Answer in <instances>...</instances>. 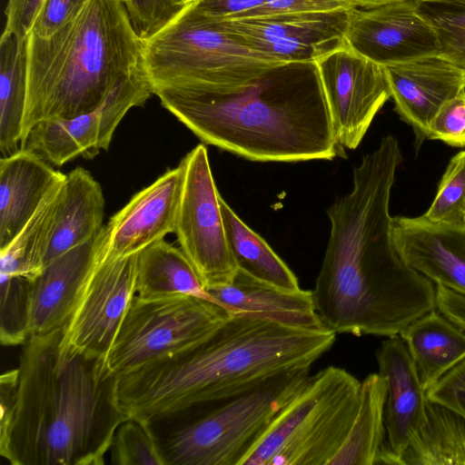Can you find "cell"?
<instances>
[{
    "mask_svg": "<svg viewBox=\"0 0 465 465\" xmlns=\"http://www.w3.org/2000/svg\"><path fill=\"white\" fill-rule=\"evenodd\" d=\"M402 163L399 141L384 136L353 167L351 191L328 209L331 232L312 292L327 330L391 337L436 309V286L407 265L393 239L391 190Z\"/></svg>",
    "mask_w": 465,
    "mask_h": 465,
    "instance_id": "cell-1",
    "label": "cell"
},
{
    "mask_svg": "<svg viewBox=\"0 0 465 465\" xmlns=\"http://www.w3.org/2000/svg\"><path fill=\"white\" fill-rule=\"evenodd\" d=\"M162 105L202 142L254 162L331 160L341 148L312 63L279 66L222 94L170 82Z\"/></svg>",
    "mask_w": 465,
    "mask_h": 465,
    "instance_id": "cell-2",
    "label": "cell"
},
{
    "mask_svg": "<svg viewBox=\"0 0 465 465\" xmlns=\"http://www.w3.org/2000/svg\"><path fill=\"white\" fill-rule=\"evenodd\" d=\"M336 333L241 313L174 358L114 376V397L129 418L151 422L183 412L286 370L312 367Z\"/></svg>",
    "mask_w": 465,
    "mask_h": 465,
    "instance_id": "cell-3",
    "label": "cell"
},
{
    "mask_svg": "<svg viewBox=\"0 0 465 465\" xmlns=\"http://www.w3.org/2000/svg\"><path fill=\"white\" fill-rule=\"evenodd\" d=\"M61 331L31 336L19 361L11 422L0 454L13 465H101L119 426L114 376L103 361L61 356Z\"/></svg>",
    "mask_w": 465,
    "mask_h": 465,
    "instance_id": "cell-4",
    "label": "cell"
},
{
    "mask_svg": "<svg viewBox=\"0 0 465 465\" xmlns=\"http://www.w3.org/2000/svg\"><path fill=\"white\" fill-rule=\"evenodd\" d=\"M143 41L121 0H88L53 35L41 38L30 33L22 142L40 122L68 119L98 107L143 64Z\"/></svg>",
    "mask_w": 465,
    "mask_h": 465,
    "instance_id": "cell-5",
    "label": "cell"
},
{
    "mask_svg": "<svg viewBox=\"0 0 465 465\" xmlns=\"http://www.w3.org/2000/svg\"><path fill=\"white\" fill-rule=\"evenodd\" d=\"M287 64L250 47L193 3L143 41V67L152 86L180 82L225 93Z\"/></svg>",
    "mask_w": 465,
    "mask_h": 465,
    "instance_id": "cell-6",
    "label": "cell"
},
{
    "mask_svg": "<svg viewBox=\"0 0 465 465\" xmlns=\"http://www.w3.org/2000/svg\"><path fill=\"white\" fill-rule=\"evenodd\" d=\"M310 370H286L194 407L199 411L161 444L165 465H241L309 378Z\"/></svg>",
    "mask_w": 465,
    "mask_h": 465,
    "instance_id": "cell-7",
    "label": "cell"
},
{
    "mask_svg": "<svg viewBox=\"0 0 465 465\" xmlns=\"http://www.w3.org/2000/svg\"><path fill=\"white\" fill-rule=\"evenodd\" d=\"M360 390L340 367L310 375L241 465H330L357 413Z\"/></svg>",
    "mask_w": 465,
    "mask_h": 465,
    "instance_id": "cell-8",
    "label": "cell"
},
{
    "mask_svg": "<svg viewBox=\"0 0 465 465\" xmlns=\"http://www.w3.org/2000/svg\"><path fill=\"white\" fill-rule=\"evenodd\" d=\"M232 313L213 300L193 295H135L107 355L106 372L117 376L184 353Z\"/></svg>",
    "mask_w": 465,
    "mask_h": 465,
    "instance_id": "cell-9",
    "label": "cell"
},
{
    "mask_svg": "<svg viewBox=\"0 0 465 465\" xmlns=\"http://www.w3.org/2000/svg\"><path fill=\"white\" fill-rule=\"evenodd\" d=\"M183 193L174 233L204 289L224 285L238 268L228 244L208 152L199 143L181 161Z\"/></svg>",
    "mask_w": 465,
    "mask_h": 465,
    "instance_id": "cell-10",
    "label": "cell"
},
{
    "mask_svg": "<svg viewBox=\"0 0 465 465\" xmlns=\"http://www.w3.org/2000/svg\"><path fill=\"white\" fill-rule=\"evenodd\" d=\"M137 261L138 253L108 259L100 252L61 331V356L81 355L105 364L136 293Z\"/></svg>",
    "mask_w": 465,
    "mask_h": 465,
    "instance_id": "cell-11",
    "label": "cell"
},
{
    "mask_svg": "<svg viewBox=\"0 0 465 465\" xmlns=\"http://www.w3.org/2000/svg\"><path fill=\"white\" fill-rule=\"evenodd\" d=\"M152 94L153 86L142 64L124 76L95 109L34 125L20 148L37 153L55 166L80 155L94 157L101 150H108L114 131L128 111L144 104Z\"/></svg>",
    "mask_w": 465,
    "mask_h": 465,
    "instance_id": "cell-12",
    "label": "cell"
},
{
    "mask_svg": "<svg viewBox=\"0 0 465 465\" xmlns=\"http://www.w3.org/2000/svg\"><path fill=\"white\" fill-rule=\"evenodd\" d=\"M313 64L337 143L341 149L354 150L391 98L385 69L346 43L320 56Z\"/></svg>",
    "mask_w": 465,
    "mask_h": 465,
    "instance_id": "cell-13",
    "label": "cell"
},
{
    "mask_svg": "<svg viewBox=\"0 0 465 465\" xmlns=\"http://www.w3.org/2000/svg\"><path fill=\"white\" fill-rule=\"evenodd\" d=\"M349 10L216 20L250 47L269 56L286 63L313 64L346 43Z\"/></svg>",
    "mask_w": 465,
    "mask_h": 465,
    "instance_id": "cell-14",
    "label": "cell"
},
{
    "mask_svg": "<svg viewBox=\"0 0 465 465\" xmlns=\"http://www.w3.org/2000/svg\"><path fill=\"white\" fill-rule=\"evenodd\" d=\"M345 42L383 67L440 52L436 35L418 14L414 0H398L373 8H351Z\"/></svg>",
    "mask_w": 465,
    "mask_h": 465,
    "instance_id": "cell-15",
    "label": "cell"
},
{
    "mask_svg": "<svg viewBox=\"0 0 465 465\" xmlns=\"http://www.w3.org/2000/svg\"><path fill=\"white\" fill-rule=\"evenodd\" d=\"M183 180L180 163L135 193L104 226L101 255L114 259L138 253L174 232Z\"/></svg>",
    "mask_w": 465,
    "mask_h": 465,
    "instance_id": "cell-16",
    "label": "cell"
},
{
    "mask_svg": "<svg viewBox=\"0 0 465 465\" xmlns=\"http://www.w3.org/2000/svg\"><path fill=\"white\" fill-rule=\"evenodd\" d=\"M379 373L385 379V450L381 464L399 459L426 421V396L407 347L400 337H387L376 351Z\"/></svg>",
    "mask_w": 465,
    "mask_h": 465,
    "instance_id": "cell-17",
    "label": "cell"
},
{
    "mask_svg": "<svg viewBox=\"0 0 465 465\" xmlns=\"http://www.w3.org/2000/svg\"><path fill=\"white\" fill-rule=\"evenodd\" d=\"M384 69L394 110L413 129L415 142L421 144L440 107L465 90V71L440 54Z\"/></svg>",
    "mask_w": 465,
    "mask_h": 465,
    "instance_id": "cell-18",
    "label": "cell"
},
{
    "mask_svg": "<svg viewBox=\"0 0 465 465\" xmlns=\"http://www.w3.org/2000/svg\"><path fill=\"white\" fill-rule=\"evenodd\" d=\"M394 246L403 262L435 285L465 295V226L394 217Z\"/></svg>",
    "mask_w": 465,
    "mask_h": 465,
    "instance_id": "cell-19",
    "label": "cell"
},
{
    "mask_svg": "<svg viewBox=\"0 0 465 465\" xmlns=\"http://www.w3.org/2000/svg\"><path fill=\"white\" fill-rule=\"evenodd\" d=\"M104 239V226L88 242L51 261L32 281L31 336L62 331L99 257Z\"/></svg>",
    "mask_w": 465,
    "mask_h": 465,
    "instance_id": "cell-20",
    "label": "cell"
},
{
    "mask_svg": "<svg viewBox=\"0 0 465 465\" xmlns=\"http://www.w3.org/2000/svg\"><path fill=\"white\" fill-rule=\"evenodd\" d=\"M65 174L37 153L20 148L0 159V249L25 227Z\"/></svg>",
    "mask_w": 465,
    "mask_h": 465,
    "instance_id": "cell-21",
    "label": "cell"
},
{
    "mask_svg": "<svg viewBox=\"0 0 465 465\" xmlns=\"http://www.w3.org/2000/svg\"><path fill=\"white\" fill-rule=\"evenodd\" d=\"M205 292L211 300L232 313L257 316L300 329H326L317 314L312 291H286L238 269L229 283L205 288Z\"/></svg>",
    "mask_w": 465,
    "mask_h": 465,
    "instance_id": "cell-22",
    "label": "cell"
},
{
    "mask_svg": "<svg viewBox=\"0 0 465 465\" xmlns=\"http://www.w3.org/2000/svg\"><path fill=\"white\" fill-rule=\"evenodd\" d=\"M104 213L103 190L92 174L83 167L65 174L45 265L94 238L104 227Z\"/></svg>",
    "mask_w": 465,
    "mask_h": 465,
    "instance_id": "cell-23",
    "label": "cell"
},
{
    "mask_svg": "<svg viewBox=\"0 0 465 465\" xmlns=\"http://www.w3.org/2000/svg\"><path fill=\"white\" fill-rule=\"evenodd\" d=\"M399 335L425 391L465 360V331L437 308L409 323Z\"/></svg>",
    "mask_w": 465,
    "mask_h": 465,
    "instance_id": "cell-24",
    "label": "cell"
},
{
    "mask_svg": "<svg viewBox=\"0 0 465 465\" xmlns=\"http://www.w3.org/2000/svg\"><path fill=\"white\" fill-rule=\"evenodd\" d=\"M385 379L371 373L361 381L359 407L351 427L330 465L381 464L385 450Z\"/></svg>",
    "mask_w": 465,
    "mask_h": 465,
    "instance_id": "cell-25",
    "label": "cell"
},
{
    "mask_svg": "<svg viewBox=\"0 0 465 465\" xmlns=\"http://www.w3.org/2000/svg\"><path fill=\"white\" fill-rule=\"evenodd\" d=\"M27 95V37L3 31L0 40V151L21 147Z\"/></svg>",
    "mask_w": 465,
    "mask_h": 465,
    "instance_id": "cell-26",
    "label": "cell"
},
{
    "mask_svg": "<svg viewBox=\"0 0 465 465\" xmlns=\"http://www.w3.org/2000/svg\"><path fill=\"white\" fill-rule=\"evenodd\" d=\"M136 292L142 298L188 294L210 299L184 252L164 239L138 252Z\"/></svg>",
    "mask_w": 465,
    "mask_h": 465,
    "instance_id": "cell-27",
    "label": "cell"
},
{
    "mask_svg": "<svg viewBox=\"0 0 465 465\" xmlns=\"http://www.w3.org/2000/svg\"><path fill=\"white\" fill-rule=\"evenodd\" d=\"M399 465H465V419L427 400L426 421L400 456Z\"/></svg>",
    "mask_w": 465,
    "mask_h": 465,
    "instance_id": "cell-28",
    "label": "cell"
},
{
    "mask_svg": "<svg viewBox=\"0 0 465 465\" xmlns=\"http://www.w3.org/2000/svg\"><path fill=\"white\" fill-rule=\"evenodd\" d=\"M64 178L48 193L12 242L0 249V276H20L33 281L43 271Z\"/></svg>",
    "mask_w": 465,
    "mask_h": 465,
    "instance_id": "cell-29",
    "label": "cell"
},
{
    "mask_svg": "<svg viewBox=\"0 0 465 465\" xmlns=\"http://www.w3.org/2000/svg\"><path fill=\"white\" fill-rule=\"evenodd\" d=\"M226 237L239 270L286 291L300 290L298 280L268 243L247 226L220 195Z\"/></svg>",
    "mask_w": 465,
    "mask_h": 465,
    "instance_id": "cell-30",
    "label": "cell"
},
{
    "mask_svg": "<svg viewBox=\"0 0 465 465\" xmlns=\"http://www.w3.org/2000/svg\"><path fill=\"white\" fill-rule=\"evenodd\" d=\"M434 31L439 54L465 71V0H414Z\"/></svg>",
    "mask_w": 465,
    "mask_h": 465,
    "instance_id": "cell-31",
    "label": "cell"
},
{
    "mask_svg": "<svg viewBox=\"0 0 465 465\" xmlns=\"http://www.w3.org/2000/svg\"><path fill=\"white\" fill-rule=\"evenodd\" d=\"M0 278V341L5 346L25 344L31 336L32 281L20 276Z\"/></svg>",
    "mask_w": 465,
    "mask_h": 465,
    "instance_id": "cell-32",
    "label": "cell"
},
{
    "mask_svg": "<svg viewBox=\"0 0 465 465\" xmlns=\"http://www.w3.org/2000/svg\"><path fill=\"white\" fill-rule=\"evenodd\" d=\"M115 465H165L161 443L151 422L129 418L117 429L110 448Z\"/></svg>",
    "mask_w": 465,
    "mask_h": 465,
    "instance_id": "cell-33",
    "label": "cell"
},
{
    "mask_svg": "<svg viewBox=\"0 0 465 465\" xmlns=\"http://www.w3.org/2000/svg\"><path fill=\"white\" fill-rule=\"evenodd\" d=\"M421 216L435 224L465 226V150L450 159L430 206Z\"/></svg>",
    "mask_w": 465,
    "mask_h": 465,
    "instance_id": "cell-34",
    "label": "cell"
},
{
    "mask_svg": "<svg viewBox=\"0 0 465 465\" xmlns=\"http://www.w3.org/2000/svg\"><path fill=\"white\" fill-rule=\"evenodd\" d=\"M130 21L144 41L172 20L183 8L171 0H121Z\"/></svg>",
    "mask_w": 465,
    "mask_h": 465,
    "instance_id": "cell-35",
    "label": "cell"
},
{
    "mask_svg": "<svg viewBox=\"0 0 465 465\" xmlns=\"http://www.w3.org/2000/svg\"><path fill=\"white\" fill-rule=\"evenodd\" d=\"M427 139L465 147V90L440 107L430 123Z\"/></svg>",
    "mask_w": 465,
    "mask_h": 465,
    "instance_id": "cell-36",
    "label": "cell"
},
{
    "mask_svg": "<svg viewBox=\"0 0 465 465\" xmlns=\"http://www.w3.org/2000/svg\"><path fill=\"white\" fill-rule=\"evenodd\" d=\"M88 0H45L30 33L46 38L74 20ZM29 33V34H30Z\"/></svg>",
    "mask_w": 465,
    "mask_h": 465,
    "instance_id": "cell-37",
    "label": "cell"
},
{
    "mask_svg": "<svg viewBox=\"0 0 465 465\" xmlns=\"http://www.w3.org/2000/svg\"><path fill=\"white\" fill-rule=\"evenodd\" d=\"M352 7L354 6L347 0H266L262 5L233 19L276 15L332 12L351 9Z\"/></svg>",
    "mask_w": 465,
    "mask_h": 465,
    "instance_id": "cell-38",
    "label": "cell"
},
{
    "mask_svg": "<svg viewBox=\"0 0 465 465\" xmlns=\"http://www.w3.org/2000/svg\"><path fill=\"white\" fill-rule=\"evenodd\" d=\"M425 396L465 419V360L428 388Z\"/></svg>",
    "mask_w": 465,
    "mask_h": 465,
    "instance_id": "cell-39",
    "label": "cell"
},
{
    "mask_svg": "<svg viewBox=\"0 0 465 465\" xmlns=\"http://www.w3.org/2000/svg\"><path fill=\"white\" fill-rule=\"evenodd\" d=\"M45 0H8L4 31L26 38Z\"/></svg>",
    "mask_w": 465,
    "mask_h": 465,
    "instance_id": "cell-40",
    "label": "cell"
},
{
    "mask_svg": "<svg viewBox=\"0 0 465 465\" xmlns=\"http://www.w3.org/2000/svg\"><path fill=\"white\" fill-rule=\"evenodd\" d=\"M266 0H195L194 7L203 15L218 19H233L262 5Z\"/></svg>",
    "mask_w": 465,
    "mask_h": 465,
    "instance_id": "cell-41",
    "label": "cell"
},
{
    "mask_svg": "<svg viewBox=\"0 0 465 465\" xmlns=\"http://www.w3.org/2000/svg\"><path fill=\"white\" fill-rule=\"evenodd\" d=\"M435 286L437 309L465 331V295L441 285Z\"/></svg>",
    "mask_w": 465,
    "mask_h": 465,
    "instance_id": "cell-42",
    "label": "cell"
},
{
    "mask_svg": "<svg viewBox=\"0 0 465 465\" xmlns=\"http://www.w3.org/2000/svg\"><path fill=\"white\" fill-rule=\"evenodd\" d=\"M354 7L373 8L398 0H347Z\"/></svg>",
    "mask_w": 465,
    "mask_h": 465,
    "instance_id": "cell-43",
    "label": "cell"
},
{
    "mask_svg": "<svg viewBox=\"0 0 465 465\" xmlns=\"http://www.w3.org/2000/svg\"><path fill=\"white\" fill-rule=\"evenodd\" d=\"M175 5H177L180 8H183L184 6L188 5L189 4L194 2L195 0H171Z\"/></svg>",
    "mask_w": 465,
    "mask_h": 465,
    "instance_id": "cell-44",
    "label": "cell"
}]
</instances>
